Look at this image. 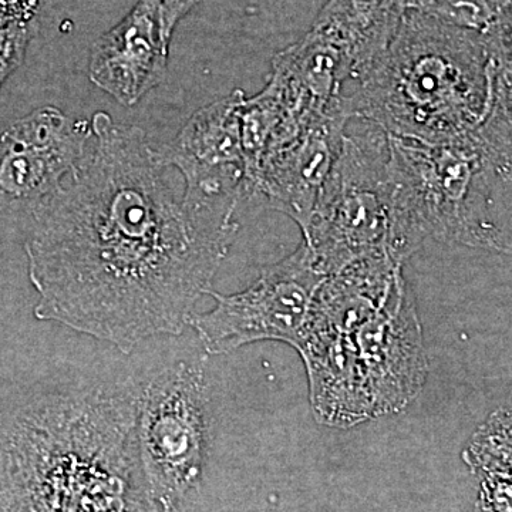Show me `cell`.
Masks as SVG:
<instances>
[{
	"label": "cell",
	"instance_id": "ffe728a7",
	"mask_svg": "<svg viewBox=\"0 0 512 512\" xmlns=\"http://www.w3.org/2000/svg\"><path fill=\"white\" fill-rule=\"evenodd\" d=\"M477 512H512V481L495 476L485 481Z\"/></svg>",
	"mask_w": 512,
	"mask_h": 512
},
{
	"label": "cell",
	"instance_id": "6da1fadb",
	"mask_svg": "<svg viewBox=\"0 0 512 512\" xmlns=\"http://www.w3.org/2000/svg\"><path fill=\"white\" fill-rule=\"evenodd\" d=\"M83 160L30 210L35 316L133 352L177 336L238 232L231 212L187 207L141 128L97 111Z\"/></svg>",
	"mask_w": 512,
	"mask_h": 512
},
{
	"label": "cell",
	"instance_id": "7c38bea8",
	"mask_svg": "<svg viewBox=\"0 0 512 512\" xmlns=\"http://www.w3.org/2000/svg\"><path fill=\"white\" fill-rule=\"evenodd\" d=\"M161 5L163 0H138L90 49V82L121 106H136L167 73L171 42L164 36Z\"/></svg>",
	"mask_w": 512,
	"mask_h": 512
},
{
	"label": "cell",
	"instance_id": "4fadbf2b",
	"mask_svg": "<svg viewBox=\"0 0 512 512\" xmlns=\"http://www.w3.org/2000/svg\"><path fill=\"white\" fill-rule=\"evenodd\" d=\"M309 383V400L320 424L352 429L375 419L352 332L306 325L296 345Z\"/></svg>",
	"mask_w": 512,
	"mask_h": 512
},
{
	"label": "cell",
	"instance_id": "30bf717a",
	"mask_svg": "<svg viewBox=\"0 0 512 512\" xmlns=\"http://www.w3.org/2000/svg\"><path fill=\"white\" fill-rule=\"evenodd\" d=\"M352 336L375 419L403 412L429 375L419 313L406 279Z\"/></svg>",
	"mask_w": 512,
	"mask_h": 512
},
{
	"label": "cell",
	"instance_id": "e0dca14e",
	"mask_svg": "<svg viewBox=\"0 0 512 512\" xmlns=\"http://www.w3.org/2000/svg\"><path fill=\"white\" fill-rule=\"evenodd\" d=\"M510 0H403L406 10L454 26L483 33Z\"/></svg>",
	"mask_w": 512,
	"mask_h": 512
},
{
	"label": "cell",
	"instance_id": "2e32d148",
	"mask_svg": "<svg viewBox=\"0 0 512 512\" xmlns=\"http://www.w3.org/2000/svg\"><path fill=\"white\" fill-rule=\"evenodd\" d=\"M463 458L480 473L512 477V412L493 414L476 431Z\"/></svg>",
	"mask_w": 512,
	"mask_h": 512
},
{
	"label": "cell",
	"instance_id": "ba28073f",
	"mask_svg": "<svg viewBox=\"0 0 512 512\" xmlns=\"http://www.w3.org/2000/svg\"><path fill=\"white\" fill-rule=\"evenodd\" d=\"M245 93L234 90L195 111L168 144L156 147L158 163L183 175L185 205L200 211H237L247 197L241 138Z\"/></svg>",
	"mask_w": 512,
	"mask_h": 512
},
{
	"label": "cell",
	"instance_id": "52a82bcc",
	"mask_svg": "<svg viewBox=\"0 0 512 512\" xmlns=\"http://www.w3.org/2000/svg\"><path fill=\"white\" fill-rule=\"evenodd\" d=\"M326 278L302 242L291 255L262 269L244 291L224 295L210 289L207 295L214 298V308L195 312L190 326L211 356L266 340L295 349Z\"/></svg>",
	"mask_w": 512,
	"mask_h": 512
},
{
	"label": "cell",
	"instance_id": "9c48e42d",
	"mask_svg": "<svg viewBox=\"0 0 512 512\" xmlns=\"http://www.w3.org/2000/svg\"><path fill=\"white\" fill-rule=\"evenodd\" d=\"M92 123L53 106L13 121L0 134V208H35L55 194L83 160Z\"/></svg>",
	"mask_w": 512,
	"mask_h": 512
},
{
	"label": "cell",
	"instance_id": "5b68a950",
	"mask_svg": "<svg viewBox=\"0 0 512 512\" xmlns=\"http://www.w3.org/2000/svg\"><path fill=\"white\" fill-rule=\"evenodd\" d=\"M363 123L365 130L345 133L328 183L302 229L303 244L326 276L366 256L389 254V136Z\"/></svg>",
	"mask_w": 512,
	"mask_h": 512
},
{
	"label": "cell",
	"instance_id": "d6986e66",
	"mask_svg": "<svg viewBox=\"0 0 512 512\" xmlns=\"http://www.w3.org/2000/svg\"><path fill=\"white\" fill-rule=\"evenodd\" d=\"M39 32V20L28 25L0 29V89L3 83L22 66L33 37Z\"/></svg>",
	"mask_w": 512,
	"mask_h": 512
},
{
	"label": "cell",
	"instance_id": "5bb4252c",
	"mask_svg": "<svg viewBox=\"0 0 512 512\" xmlns=\"http://www.w3.org/2000/svg\"><path fill=\"white\" fill-rule=\"evenodd\" d=\"M356 79L355 60L348 49L313 26L301 39L276 53L268 76L286 109L299 119L328 109L342 96L343 84Z\"/></svg>",
	"mask_w": 512,
	"mask_h": 512
},
{
	"label": "cell",
	"instance_id": "9a60e30c",
	"mask_svg": "<svg viewBox=\"0 0 512 512\" xmlns=\"http://www.w3.org/2000/svg\"><path fill=\"white\" fill-rule=\"evenodd\" d=\"M404 13L403 0H328L312 26L348 49L359 82L392 43Z\"/></svg>",
	"mask_w": 512,
	"mask_h": 512
},
{
	"label": "cell",
	"instance_id": "8fae6325",
	"mask_svg": "<svg viewBox=\"0 0 512 512\" xmlns=\"http://www.w3.org/2000/svg\"><path fill=\"white\" fill-rule=\"evenodd\" d=\"M353 119L349 96L342 94L328 110L309 121L298 136L262 160L249 181L248 197L261 198L269 207L284 212L302 231L328 183Z\"/></svg>",
	"mask_w": 512,
	"mask_h": 512
},
{
	"label": "cell",
	"instance_id": "7402d4cb",
	"mask_svg": "<svg viewBox=\"0 0 512 512\" xmlns=\"http://www.w3.org/2000/svg\"><path fill=\"white\" fill-rule=\"evenodd\" d=\"M205 0H163L161 5V20H163V32L167 40L173 37L175 28L191 12Z\"/></svg>",
	"mask_w": 512,
	"mask_h": 512
},
{
	"label": "cell",
	"instance_id": "277c9868",
	"mask_svg": "<svg viewBox=\"0 0 512 512\" xmlns=\"http://www.w3.org/2000/svg\"><path fill=\"white\" fill-rule=\"evenodd\" d=\"M389 254L400 264L427 238L505 252L491 215L494 165L476 131L427 144L389 136Z\"/></svg>",
	"mask_w": 512,
	"mask_h": 512
},
{
	"label": "cell",
	"instance_id": "7a4b0ae2",
	"mask_svg": "<svg viewBox=\"0 0 512 512\" xmlns=\"http://www.w3.org/2000/svg\"><path fill=\"white\" fill-rule=\"evenodd\" d=\"M138 384L50 393L0 450V512H163L137 437Z\"/></svg>",
	"mask_w": 512,
	"mask_h": 512
},
{
	"label": "cell",
	"instance_id": "ac0fdd59",
	"mask_svg": "<svg viewBox=\"0 0 512 512\" xmlns=\"http://www.w3.org/2000/svg\"><path fill=\"white\" fill-rule=\"evenodd\" d=\"M481 35L495 73L512 89V0Z\"/></svg>",
	"mask_w": 512,
	"mask_h": 512
},
{
	"label": "cell",
	"instance_id": "3957f363",
	"mask_svg": "<svg viewBox=\"0 0 512 512\" xmlns=\"http://www.w3.org/2000/svg\"><path fill=\"white\" fill-rule=\"evenodd\" d=\"M493 86L481 33L406 10L392 43L349 100L355 119L387 136L437 144L484 120Z\"/></svg>",
	"mask_w": 512,
	"mask_h": 512
},
{
	"label": "cell",
	"instance_id": "44dd1931",
	"mask_svg": "<svg viewBox=\"0 0 512 512\" xmlns=\"http://www.w3.org/2000/svg\"><path fill=\"white\" fill-rule=\"evenodd\" d=\"M42 0H0V29L35 22Z\"/></svg>",
	"mask_w": 512,
	"mask_h": 512
},
{
	"label": "cell",
	"instance_id": "8992f818",
	"mask_svg": "<svg viewBox=\"0 0 512 512\" xmlns=\"http://www.w3.org/2000/svg\"><path fill=\"white\" fill-rule=\"evenodd\" d=\"M208 387L195 363L165 367L138 384L137 437L151 497L178 512L200 483L208 436Z\"/></svg>",
	"mask_w": 512,
	"mask_h": 512
}]
</instances>
